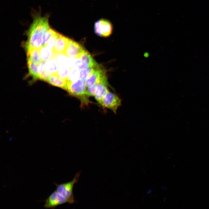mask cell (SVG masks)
<instances>
[{
  "mask_svg": "<svg viewBox=\"0 0 209 209\" xmlns=\"http://www.w3.org/2000/svg\"><path fill=\"white\" fill-rule=\"evenodd\" d=\"M56 32L53 29L50 28L43 34L42 38V46H46L48 40Z\"/></svg>",
  "mask_w": 209,
  "mask_h": 209,
  "instance_id": "18",
  "label": "cell"
},
{
  "mask_svg": "<svg viewBox=\"0 0 209 209\" xmlns=\"http://www.w3.org/2000/svg\"><path fill=\"white\" fill-rule=\"evenodd\" d=\"M78 59L74 60V66L77 67L79 70H83L89 68L88 65L81 60Z\"/></svg>",
  "mask_w": 209,
  "mask_h": 209,
  "instance_id": "19",
  "label": "cell"
},
{
  "mask_svg": "<svg viewBox=\"0 0 209 209\" xmlns=\"http://www.w3.org/2000/svg\"><path fill=\"white\" fill-rule=\"evenodd\" d=\"M78 58L86 62L88 65L89 68H95L100 66L94 60L90 53L85 50Z\"/></svg>",
  "mask_w": 209,
  "mask_h": 209,
  "instance_id": "13",
  "label": "cell"
},
{
  "mask_svg": "<svg viewBox=\"0 0 209 209\" xmlns=\"http://www.w3.org/2000/svg\"><path fill=\"white\" fill-rule=\"evenodd\" d=\"M70 70V66L66 65H59L57 74L61 78L66 80Z\"/></svg>",
  "mask_w": 209,
  "mask_h": 209,
  "instance_id": "17",
  "label": "cell"
},
{
  "mask_svg": "<svg viewBox=\"0 0 209 209\" xmlns=\"http://www.w3.org/2000/svg\"><path fill=\"white\" fill-rule=\"evenodd\" d=\"M59 34V33L56 32L50 38L46 46L53 50L55 42Z\"/></svg>",
  "mask_w": 209,
  "mask_h": 209,
  "instance_id": "21",
  "label": "cell"
},
{
  "mask_svg": "<svg viewBox=\"0 0 209 209\" xmlns=\"http://www.w3.org/2000/svg\"><path fill=\"white\" fill-rule=\"evenodd\" d=\"M39 10L33 12V21L28 32V39L25 44L26 49H39L42 46L43 34L50 28L48 14L42 16Z\"/></svg>",
  "mask_w": 209,
  "mask_h": 209,
  "instance_id": "1",
  "label": "cell"
},
{
  "mask_svg": "<svg viewBox=\"0 0 209 209\" xmlns=\"http://www.w3.org/2000/svg\"><path fill=\"white\" fill-rule=\"evenodd\" d=\"M26 50L27 59L30 60L35 64L38 65L42 61L39 49L30 48Z\"/></svg>",
  "mask_w": 209,
  "mask_h": 209,
  "instance_id": "11",
  "label": "cell"
},
{
  "mask_svg": "<svg viewBox=\"0 0 209 209\" xmlns=\"http://www.w3.org/2000/svg\"><path fill=\"white\" fill-rule=\"evenodd\" d=\"M87 87L85 82L81 79L67 84V91L69 94L80 100L82 104L90 103L87 95Z\"/></svg>",
  "mask_w": 209,
  "mask_h": 209,
  "instance_id": "2",
  "label": "cell"
},
{
  "mask_svg": "<svg viewBox=\"0 0 209 209\" xmlns=\"http://www.w3.org/2000/svg\"><path fill=\"white\" fill-rule=\"evenodd\" d=\"M109 92L107 87L106 86L101 92L98 94L95 95L94 97L98 102L99 104H100L106 95Z\"/></svg>",
  "mask_w": 209,
  "mask_h": 209,
  "instance_id": "22",
  "label": "cell"
},
{
  "mask_svg": "<svg viewBox=\"0 0 209 209\" xmlns=\"http://www.w3.org/2000/svg\"><path fill=\"white\" fill-rule=\"evenodd\" d=\"M93 69V68H89L80 71L79 79L84 81L86 80L92 73Z\"/></svg>",
  "mask_w": 209,
  "mask_h": 209,
  "instance_id": "20",
  "label": "cell"
},
{
  "mask_svg": "<svg viewBox=\"0 0 209 209\" xmlns=\"http://www.w3.org/2000/svg\"><path fill=\"white\" fill-rule=\"evenodd\" d=\"M70 39L60 34L55 42L53 51L55 54H64Z\"/></svg>",
  "mask_w": 209,
  "mask_h": 209,
  "instance_id": "9",
  "label": "cell"
},
{
  "mask_svg": "<svg viewBox=\"0 0 209 209\" xmlns=\"http://www.w3.org/2000/svg\"><path fill=\"white\" fill-rule=\"evenodd\" d=\"M46 82L53 86L60 88L66 91L67 90L66 80L60 78L57 74H53L50 75Z\"/></svg>",
  "mask_w": 209,
  "mask_h": 209,
  "instance_id": "10",
  "label": "cell"
},
{
  "mask_svg": "<svg viewBox=\"0 0 209 209\" xmlns=\"http://www.w3.org/2000/svg\"><path fill=\"white\" fill-rule=\"evenodd\" d=\"M79 69L75 66L70 69L66 79L67 84L74 82L80 78Z\"/></svg>",
  "mask_w": 209,
  "mask_h": 209,
  "instance_id": "16",
  "label": "cell"
},
{
  "mask_svg": "<svg viewBox=\"0 0 209 209\" xmlns=\"http://www.w3.org/2000/svg\"><path fill=\"white\" fill-rule=\"evenodd\" d=\"M85 50L81 45L70 39L64 54L69 57L78 58Z\"/></svg>",
  "mask_w": 209,
  "mask_h": 209,
  "instance_id": "8",
  "label": "cell"
},
{
  "mask_svg": "<svg viewBox=\"0 0 209 209\" xmlns=\"http://www.w3.org/2000/svg\"><path fill=\"white\" fill-rule=\"evenodd\" d=\"M94 30L98 36L102 37H108L112 34L113 26L109 20L101 19L96 21L94 24Z\"/></svg>",
  "mask_w": 209,
  "mask_h": 209,
  "instance_id": "4",
  "label": "cell"
},
{
  "mask_svg": "<svg viewBox=\"0 0 209 209\" xmlns=\"http://www.w3.org/2000/svg\"><path fill=\"white\" fill-rule=\"evenodd\" d=\"M107 80L106 72L101 66L94 68L92 73L85 80L87 87L92 86L96 84Z\"/></svg>",
  "mask_w": 209,
  "mask_h": 209,
  "instance_id": "6",
  "label": "cell"
},
{
  "mask_svg": "<svg viewBox=\"0 0 209 209\" xmlns=\"http://www.w3.org/2000/svg\"><path fill=\"white\" fill-rule=\"evenodd\" d=\"M100 104L103 107L111 110L116 114L117 109L121 105V100L118 96L109 91Z\"/></svg>",
  "mask_w": 209,
  "mask_h": 209,
  "instance_id": "5",
  "label": "cell"
},
{
  "mask_svg": "<svg viewBox=\"0 0 209 209\" xmlns=\"http://www.w3.org/2000/svg\"><path fill=\"white\" fill-rule=\"evenodd\" d=\"M81 171L77 172L73 179L66 183L60 184H55L56 190L58 193L66 198L69 203H73L74 202L73 189L74 185L78 181Z\"/></svg>",
  "mask_w": 209,
  "mask_h": 209,
  "instance_id": "3",
  "label": "cell"
},
{
  "mask_svg": "<svg viewBox=\"0 0 209 209\" xmlns=\"http://www.w3.org/2000/svg\"><path fill=\"white\" fill-rule=\"evenodd\" d=\"M39 51L42 61L44 62L53 57L55 55L53 50L46 46H42Z\"/></svg>",
  "mask_w": 209,
  "mask_h": 209,
  "instance_id": "14",
  "label": "cell"
},
{
  "mask_svg": "<svg viewBox=\"0 0 209 209\" xmlns=\"http://www.w3.org/2000/svg\"><path fill=\"white\" fill-rule=\"evenodd\" d=\"M58 68L57 62L54 58L53 57L45 62V71L51 75L57 74Z\"/></svg>",
  "mask_w": 209,
  "mask_h": 209,
  "instance_id": "12",
  "label": "cell"
},
{
  "mask_svg": "<svg viewBox=\"0 0 209 209\" xmlns=\"http://www.w3.org/2000/svg\"><path fill=\"white\" fill-rule=\"evenodd\" d=\"M66 202L69 203L68 200L55 190L46 199L44 206L46 208L53 209L57 206Z\"/></svg>",
  "mask_w": 209,
  "mask_h": 209,
  "instance_id": "7",
  "label": "cell"
},
{
  "mask_svg": "<svg viewBox=\"0 0 209 209\" xmlns=\"http://www.w3.org/2000/svg\"><path fill=\"white\" fill-rule=\"evenodd\" d=\"M27 64L29 74L34 80L39 79L38 65L35 64L30 60L27 59Z\"/></svg>",
  "mask_w": 209,
  "mask_h": 209,
  "instance_id": "15",
  "label": "cell"
}]
</instances>
